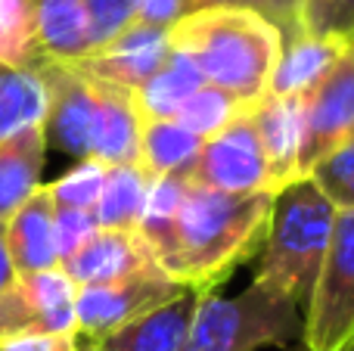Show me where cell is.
I'll return each instance as SVG.
<instances>
[{
  "instance_id": "cell-1",
  "label": "cell",
  "mask_w": 354,
  "mask_h": 351,
  "mask_svg": "<svg viewBox=\"0 0 354 351\" xmlns=\"http://www.w3.org/2000/svg\"><path fill=\"white\" fill-rule=\"evenodd\" d=\"M270 209L274 193H214L189 187L177 215L174 246L159 267L174 283L208 296L233 267L255 258L264 246Z\"/></svg>"
},
{
  "instance_id": "cell-2",
  "label": "cell",
  "mask_w": 354,
  "mask_h": 351,
  "mask_svg": "<svg viewBox=\"0 0 354 351\" xmlns=\"http://www.w3.org/2000/svg\"><path fill=\"white\" fill-rule=\"evenodd\" d=\"M168 47L187 56L205 84L255 106L270 87L283 37L249 6H208L168 28Z\"/></svg>"
},
{
  "instance_id": "cell-3",
  "label": "cell",
  "mask_w": 354,
  "mask_h": 351,
  "mask_svg": "<svg viewBox=\"0 0 354 351\" xmlns=\"http://www.w3.org/2000/svg\"><path fill=\"white\" fill-rule=\"evenodd\" d=\"M336 209L314 187L311 178H299L274 196L261 261L252 283L295 302L305 311L314 280L324 265L333 236Z\"/></svg>"
},
{
  "instance_id": "cell-4",
  "label": "cell",
  "mask_w": 354,
  "mask_h": 351,
  "mask_svg": "<svg viewBox=\"0 0 354 351\" xmlns=\"http://www.w3.org/2000/svg\"><path fill=\"white\" fill-rule=\"evenodd\" d=\"M301 339V308L252 283L233 298L202 296L183 351H255L292 348Z\"/></svg>"
},
{
  "instance_id": "cell-5",
  "label": "cell",
  "mask_w": 354,
  "mask_h": 351,
  "mask_svg": "<svg viewBox=\"0 0 354 351\" xmlns=\"http://www.w3.org/2000/svg\"><path fill=\"white\" fill-rule=\"evenodd\" d=\"M308 351H351L354 345V211H336L324 265L301 311Z\"/></svg>"
},
{
  "instance_id": "cell-6",
  "label": "cell",
  "mask_w": 354,
  "mask_h": 351,
  "mask_svg": "<svg viewBox=\"0 0 354 351\" xmlns=\"http://www.w3.org/2000/svg\"><path fill=\"white\" fill-rule=\"evenodd\" d=\"M187 286L174 283L162 267L115 280V283L81 286L75 296V336L87 342H103L147 311L171 302Z\"/></svg>"
},
{
  "instance_id": "cell-7",
  "label": "cell",
  "mask_w": 354,
  "mask_h": 351,
  "mask_svg": "<svg viewBox=\"0 0 354 351\" xmlns=\"http://www.w3.org/2000/svg\"><path fill=\"white\" fill-rule=\"evenodd\" d=\"M354 137V41L342 50L330 72L311 87L301 115L299 178H308L314 162Z\"/></svg>"
},
{
  "instance_id": "cell-8",
  "label": "cell",
  "mask_w": 354,
  "mask_h": 351,
  "mask_svg": "<svg viewBox=\"0 0 354 351\" xmlns=\"http://www.w3.org/2000/svg\"><path fill=\"white\" fill-rule=\"evenodd\" d=\"M75 296L78 286L59 267L16 277L10 290L0 292V342L75 333Z\"/></svg>"
},
{
  "instance_id": "cell-9",
  "label": "cell",
  "mask_w": 354,
  "mask_h": 351,
  "mask_svg": "<svg viewBox=\"0 0 354 351\" xmlns=\"http://www.w3.org/2000/svg\"><path fill=\"white\" fill-rule=\"evenodd\" d=\"M47 91V112H44V137L47 146L72 155V159H91V134L93 115H97V97L93 84L84 72L68 62L35 59L31 66Z\"/></svg>"
},
{
  "instance_id": "cell-10",
  "label": "cell",
  "mask_w": 354,
  "mask_h": 351,
  "mask_svg": "<svg viewBox=\"0 0 354 351\" xmlns=\"http://www.w3.org/2000/svg\"><path fill=\"white\" fill-rule=\"evenodd\" d=\"M189 180L193 187H205L214 193H270L268 162L249 112L221 134L202 140L199 155L189 168Z\"/></svg>"
},
{
  "instance_id": "cell-11",
  "label": "cell",
  "mask_w": 354,
  "mask_h": 351,
  "mask_svg": "<svg viewBox=\"0 0 354 351\" xmlns=\"http://www.w3.org/2000/svg\"><path fill=\"white\" fill-rule=\"evenodd\" d=\"M168 53H171L168 31L147 28V25H128L122 35L112 37L97 53L84 56L78 62H68V66H75L91 78L109 81V84H118L134 93L165 66Z\"/></svg>"
},
{
  "instance_id": "cell-12",
  "label": "cell",
  "mask_w": 354,
  "mask_h": 351,
  "mask_svg": "<svg viewBox=\"0 0 354 351\" xmlns=\"http://www.w3.org/2000/svg\"><path fill=\"white\" fill-rule=\"evenodd\" d=\"M301 115H305V97H299V93H292V97L264 93L249 109L252 128H255L264 162H268V184L274 196L292 180H299Z\"/></svg>"
},
{
  "instance_id": "cell-13",
  "label": "cell",
  "mask_w": 354,
  "mask_h": 351,
  "mask_svg": "<svg viewBox=\"0 0 354 351\" xmlns=\"http://www.w3.org/2000/svg\"><path fill=\"white\" fill-rule=\"evenodd\" d=\"M156 258L147 243L128 230H97L87 243H81L72 255L59 265V271L75 286H100L115 280L134 277V274L153 271Z\"/></svg>"
},
{
  "instance_id": "cell-14",
  "label": "cell",
  "mask_w": 354,
  "mask_h": 351,
  "mask_svg": "<svg viewBox=\"0 0 354 351\" xmlns=\"http://www.w3.org/2000/svg\"><path fill=\"white\" fill-rule=\"evenodd\" d=\"M91 78V75H87ZM93 97H97V115H93L91 134V159L109 165H137L140 155V112H137L134 93L109 81L91 78Z\"/></svg>"
},
{
  "instance_id": "cell-15",
  "label": "cell",
  "mask_w": 354,
  "mask_h": 351,
  "mask_svg": "<svg viewBox=\"0 0 354 351\" xmlns=\"http://www.w3.org/2000/svg\"><path fill=\"white\" fill-rule=\"evenodd\" d=\"M53 196L47 184H41L10 218L3 221L6 249H10L12 267L19 277L59 267L56 255V236H53Z\"/></svg>"
},
{
  "instance_id": "cell-16",
  "label": "cell",
  "mask_w": 354,
  "mask_h": 351,
  "mask_svg": "<svg viewBox=\"0 0 354 351\" xmlns=\"http://www.w3.org/2000/svg\"><path fill=\"white\" fill-rule=\"evenodd\" d=\"M199 302L202 292L183 290L171 302L147 311L143 317H137L118 333H112L106 342H112L118 351H183Z\"/></svg>"
},
{
  "instance_id": "cell-17",
  "label": "cell",
  "mask_w": 354,
  "mask_h": 351,
  "mask_svg": "<svg viewBox=\"0 0 354 351\" xmlns=\"http://www.w3.org/2000/svg\"><path fill=\"white\" fill-rule=\"evenodd\" d=\"M37 53L53 62H78L91 56V19L84 0H31Z\"/></svg>"
},
{
  "instance_id": "cell-18",
  "label": "cell",
  "mask_w": 354,
  "mask_h": 351,
  "mask_svg": "<svg viewBox=\"0 0 354 351\" xmlns=\"http://www.w3.org/2000/svg\"><path fill=\"white\" fill-rule=\"evenodd\" d=\"M44 155H47L44 124H28L0 143V221H6L41 187Z\"/></svg>"
},
{
  "instance_id": "cell-19",
  "label": "cell",
  "mask_w": 354,
  "mask_h": 351,
  "mask_svg": "<svg viewBox=\"0 0 354 351\" xmlns=\"http://www.w3.org/2000/svg\"><path fill=\"white\" fill-rule=\"evenodd\" d=\"M345 47H348L345 37H317V35H308V31L299 35L295 41H286L268 93H277V97H292V93L308 97L311 87L342 56Z\"/></svg>"
},
{
  "instance_id": "cell-20",
  "label": "cell",
  "mask_w": 354,
  "mask_h": 351,
  "mask_svg": "<svg viewBox=\"0 0 354 351\" xmlns=\"http://www.w3.org/2000/svg\"><path fill=\"white\" fill-rule=\"evenodd\" d=\"M202 149V140L189 134L174 118H143L140 122V155L137 165L149 178L165 174H189L196 155Z\"/></svg>"
},
{
  "instance_id": "cell-21",
  "label": "cell",
  "mask_w": 354,
  "mask_h": 351,
  "mask_svg": "<svg viewBox=\"0 0 354 351\" xmlns=\"http://www.w3.org/2000/svg\"><path fill=\"white\" fill-rule=\"evenodd\" d=\"M149 178L140 165H109L103 174V190L93 205L100 230H128L137 234V221L143 215V202L149 193Z\"/></svg>"
},
{
  "instance_id": "cell-22",
  "label": "cell",
  "mask_w": 354,
  "mask_h": 351,
  "mask_svg": "<svg viewBox=\"0 0 354 351\" xmlns=\"http://www.w3.org/2000/svg\"><path fill=\"white\" fill-rule=\"evenodd\" d=\"M189 187V174H165V178H156L149 184L147 202H143V215L137 221V236L147 243V249L153 252L156 265L162 258H168L174 246V230H177V215H180V205L187 199Z\"/></svg>"
},
{
  "instance_id": "cell-23",
  "label": "cell",
  "mask_w": 354,
  "mask_h": 351,
  "mask_svg": "<svg viewBox=\"0 0 354 351\" xmlns=\"http://www.w3.org/2000/svg\"><path fill=\"white\" fill-rule=\"evenodd\" d=\"M205 84L196 66L180 53H168L165 66L140 87L134 91V103L140 118H174L177 109Z\"/></svg>"
},
{
  "instance_id": "cell-24",
  "label": "cell",
  "mask_w": 354,
  "mask_h": 351,
  "mask_svg": "<svg viewBox=\"0 0 354 351\" xmlns=\"http://www.w3.org/2000/svg\"><path fill=\"white\" fill-rule=\"evenodd\" d=\"M47 91L35 68H12L0 62V143L28 124H44Z\"/></svg>"
},
{
  "instance_id": "cell-25",
  "label": "cell",
  "mask_w": 354,
  "mask_h": 351,
  "mask_svg": "<svg viewBox=\"0 0 354 351\" xmlns=\"http://www.w3.org/2000/svg\"><path fill=\"white\" fill-rule=\"evenodd\" d=\"M252 106H243L239 99H233L230 93L218 91L212 84H202L187 103L177 109L174 122L180 128H187L189 134H196L199 140H208V137L221 134L224 128H230L236 118H243Z\"/></svg>"
},
{
  "instance_id": "cell-26",
  "label": "cell",
  "mask_w": 354,
  "mask_h": 351,
  "mask_svg": "<svg viewBox=\"0 0 354 351\" xmlns=\"http://www.w3.org/2000/svg\"><path fill=\"white\" fill-rule=\"evenodd\" d=\"M35 59H41V53L31 0H0V62L12 68H31Z\"/></svg>"
},
{
  "instance_id": "cell-27",
  "label": "cell",
  "mask_w": 354,
  "mask_h": 351,
  "mask_svg": "<svg viewBox=\"0 0 354 351\" xmlns=\"http://www.w3.org/2000/svg\"><path fill=\"white\" fill-rule=\"evenodd\" d=\"M308 178L336 211H354V137L314 162Z\"/></svg>"
},
{
  "instance_id": "cell-28",
  "label": "cell",
  "mask_w": 354,
  "mask_h": 351,
  "mask_svg": "<svg viewBox=\"0 0 354 351\" xmlns=\"http://www.w3.org/2000/svg\"><path fill=\"white\" fill-rule=\"evenodd\" d=\"M103 174H106L103 162L81 159L68 174H62L53 184H47L50 196H53V205L56 209L93 211V205H97V199H100V190H103Z\"/></svg>"
},
{
  "instance_id": "cell-29",
  "label": "cell",
  "mask_w": 354,
  "mask_h": 351,
  "mask_svg": "<svg viewBox=\"0 0 354 351\" xmlns=\"http://www.w3.org/2000/svg\"><path fill=\"white\" fill-rule=\"evenodd\" d=\"M87 19H91V37H93V50L118 37L128 25H134V12H137V0H84Z\"/></svg>"
},
{
  "instance_id": "cell-30",
  "label": "cell",
  "mask_w": 354,
  "mask_h": 351,
  "mask_svg": "<svg viewBox=\"0 0 354 351\" xmlns=\"http://www.w3.org/2000/svg\"><path fill=\"white\" fill-rule=\"evenodd\" d=\"M97 215L87 209H56L53 211V236H56V255L59 265L97 234Z\"/></svg>"
},
{
  "instance_id": "cell-31",
  "label": "cell",
  "mask_w": 354,
  "mask_h": 351,
  "mask_svg": "<svg viewBox=\"0 0 354 351\" xmlns=\"http://www.w3.org/2000/svg\"><path fill=\"white\" fill-rule=\"evenodd\" d=\"M243 6L268 19L280 31L283 44L305 35V0H243Z\"/></svg>"
},
{
  "instance_id": "cell-32",
  "label": "cell",
  "mask_w": 354,
  "mask_h": 351,
  "mask_svg": "<svg viewBox=\"0 0 354 351\" xmlns=\"http://www.w3.org/2000/svg\"><path fill=\"white\" fill-rule=\"evenodd\" d=\"M189 12L187 0H137L134 25H147V28L168 31L174 22H180Z\"/></svg>"
},
{
  "instance_id": "cell-33",
  "label": "cell",
  "mask_w": 354,
  "mask_h": 351,
  "mask_svg": "<svg viewBox=\"0 0 354 351\" xmlns=\"http://www.w3.org/2000/svg\"><path fill=\"white\" fill-rule=\"evenodd\" d=\"M314 35L317 37H345V41H354V0H330Z\"/></svg>"
},
{
  "instance_id": "cell-34",
  "label": "cell",
  "mask_w": 354,
  "mask_h": 351,
  "mask_svg": "<svg viewBox=\"0 0 354 351\" xmlns=\"http://www.w3.org/2000/svg\"><path fill=\"white\" fill-rule=\"evenodd\" d=\"M0 351H81V342L75 333L59 336H16V339H3Z\"/></svg>"
},
{
  "instance_id": "cell-35",
  "label": "cell",
  "mask_w": 354,
  "mask_h": 351,
  "mask_svg": "<svg viewBox=\"0 0 354 351\" xmlns=\"http://www.w3.org/2000/svg\"><path fill=\"white\" fill-rule=\"evenodd\" d=\"M16 267H12V258H10V249H6V234H3V221H0V292L10 290L16 283Z\"/></svg>"
},
{
  "instance_id": "cell-36",
  "label": "cell",
  "mask_w": 354,
  "mask_h": 351,
  "mask_svg": "<svg viewBox=\"0 0 354 351\" xmlns=\"http://www.w3.org/2000/svg\"><path fill=\"white\" fill-rule=\"evenodd\" d=\"M189 12L196 10H208V6H243V0H187Z\"/></svg>"
},
{
  "instance_id": "cell-37",
  "label": "cell",
  "mask_w": 354,
  "mask_h": 351,
  "mask_svg": "<svg viewBox=\"0 0 354 351\" xmlns=\"http://www.w3.org/2000/svg\"><path fill=\"white\" fill-rule=\"evenodd\" d=\"M81 351H118V348L112 345V342H106V339H103V342H87V345L81 348Z\"/></svg>"
},
{
  "instance_id": "cell-38",
  "label": "cell",
  "mask_w": 354,
  "mask_h": 351,
  "mask_svg": "<svg viewBox=\"0 0 354 351\" xmlns=\"http://www.w3.org/2000/svg\"><path fill=\"white\" fill-rule=\"evenodd\" d=\"M292 351H308L305 345H292Z\"/></svg>"
},
{
  "instance_id": "cell-39",
  "label": "cell",
  "mask_w": 354,
  "mask_h": 351,
  "mask_svg": "<svg viewBox=\"0 0 354 351\" xmlns=\"http://www.w3.org/2000/svg\"><path fill=\"white\" fill-rule=\"evenodd\" d=\"M351 351H354V345H351Z\"/></svg>"
}]
</instances>
